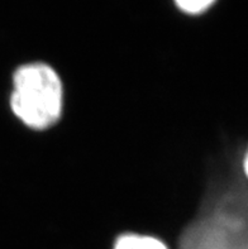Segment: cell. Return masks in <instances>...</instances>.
<instances>
[{
  "label": "cell",
  "mask_w": 248,
  "mask_h": 249,
  "mask_svg": "<svg viewBox=\"0 0 248 249\" xmlns=\"http://www.w3.org/2000/svg\"><path fill=\"white\" fill-rule=\"evenodd\" d=\"M175 3L181 12L191 16H198L207 12L215 3V0H175Z\"/></svg>",
  "instance_id": "cell-3"
},
{
  "label": "cell",
  "mask_w": 248,
  "mask_h": 249,
  "mask_svg": "<svg viewBox=\"0 0 248 249\" xmlns=\"http://www.w3.org/2000/svg\"><path fill=\"white\" fill-rule=\"evenodd\" d=\"M9 107L28 129L44 132L61 120L65 85L54 66L43 61L23 63L12 76Z\"/></svg>",
  "instance_id": "cell-1"
},
{
  "label": "cell",
  "mask_w": 248,
  "mask_h": 249,
  "mask_svg": "<svg viewBox=\"0 0 248 249\" xmlns=\"http://www.w3.org/2000/svg\"><path fill=\"white\" fill-rule=\"evenodd\" d=\"M242 168H243V174H245L246 177H247V178H248V148L246 149L245 156H243Z\"/></svg>",
  "instance_id": "cell-4"
},
{
  "label": "cell",
  "mask_w": 248,
  "mask_h": 249,
  "mask_svg": "<svg viewBox=\"0 0 248 249\" xmlns=\"http://www.w3.org/2000/svg\"><path fill=\"white\" fill-rule=\"evenodd\" d=\"M113 249H170L160 238L143 233L127 231L116 237Z\"/></svg>",
  "instance_id": "cell-2"
}]
</instances>
